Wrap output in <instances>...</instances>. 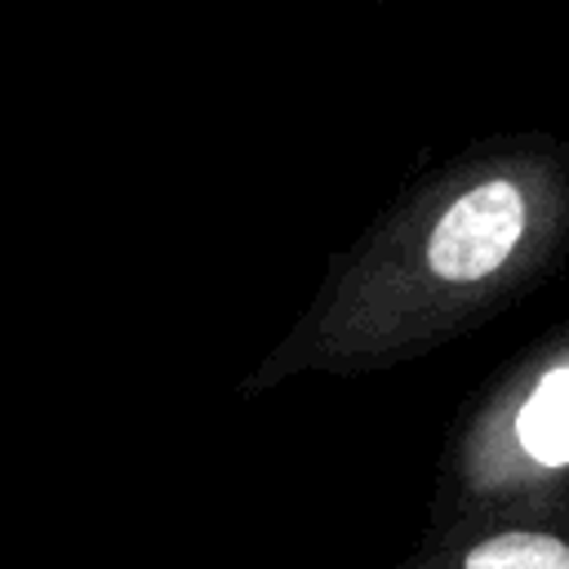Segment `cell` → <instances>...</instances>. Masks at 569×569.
<instances>
[{"mask_svg":"<svg viewBox=\"0 0 569 569\" xmlns=\"http://www.w3.org/2000/svg\"><path fill=\"white\" fill-rule=\"evenodd\" d=\"M520 231H525L520 187L507 178H489L440 213L427 240V262L445 280H480L507 262Z\"/></svg>","mask_w":569,"mask_h":569,"instance_id":"6da1fadb","label":"cell"},{"mask_svg":"<svg viewBox=\"0 0 569 569\" xmlns=\"http://www.w3.org/2000/svg\"><path fill=\"white\" fill-rule=\"evenodd\" d=\"M516 436L533 462H542V467L569 462V365L551 369L529 391V400L520 405V418H516Z\"/></svg>","mask_w":569,"mask_h":569,"instance_id":"7a4b0ae2","label":"cell"},{"mask_svg":"<svg viewBox=\"0 0 569 569\" xmlns=\"http://www.w3.org/2000/svg\"><path fill=\"white\" fill-rule=\"evenodd\" d=\"M467 569H569V547L547 533H498L467 556Z\"/></svg>","mask_w":569,"mask_h":569,"instance_id":"3957f363","label":"cell"}]
</instances>
